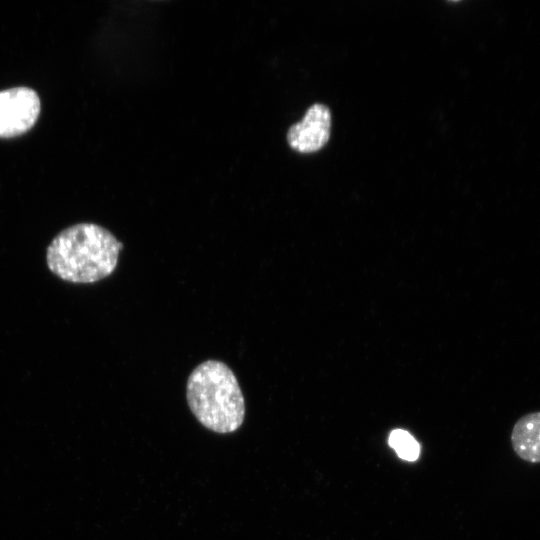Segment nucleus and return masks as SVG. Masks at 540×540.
I'll list each match as a JSON object with an SVG mask.
<instances>
[{"label":"nucleus","instance_id":"1","mask_svg":"<svg viewBox=\"0 0 540 540\" xmlns=\"http://www.w3.org/2000/svg\"><path fill=\"white\" fill-rule=\"evenodd\" d=\"M123 244L106 228L78 223L61 231L47 248V265L60 279L94 283L115 270Z\"/></svg>","mask_w":540,"mask_h":540},{"label":"nucleus","instance_id":"2","mask_svg":"<svg viewBox=\"0 0 540 540\" xmlns=\"http://www.w3.org/2000/svg\"><path fill=\"white\" fill-rule=\"evenodd\" d=\"M186 398L191 412L205 428L219 433L239 429L245 401L236 376L223 362L207 360L189 375Z\"/></svg>","mask_w":540,"mask_h":540},{"label":"nucleus","instance_id":"3","mask_svg":"<svg viewBox=\"0 0 540 540\" xmlns=\"http://www.w3.org/2000/svg\"><path fill=\"white\" fill-rule=\"evenodd\" d=\"M40 98L29 87H13L0 91V137H14L27 132L37 121Z\"/></svg>","mask_w":540,"mask_h":540},{"label":"nucleus","instance_id":"4","mask_svg":"<svg viewBox=\"0 0 540 540\" xmlns=\"http://www.w3.org/2000/svg\"><path fill=\"white\" fill-rule=\"evenodd\" d=\"M331 113L324 104L308 108L302 120L290 126L287 132L289 146L300 153L320 150L329 140Z\"/></svg>","mask_w":540,"mask_h":540},{"label":"nucleus","instance_id":"5","mask_svg":"<svg viewBox=\"0 0 540 540\" xmlns=\"http://www.w3.org/2000/svg\"><path fill=\"white\" fill-rule=\"evenodd\" d=\"M515 454L529 463H540V411L520 417L511 432Z\"/></svg>","mask_w":540,"mask_h":540},{"label":"nucleus","instance_id":"6","mask_svg":"<svg viewBox=\"0 0 540 540\" xmlns=\"http://www.w3.org/2000/svg\"><path fill=\"white\" fill-rule=\"evenodd\" d=\"M388 442L403 460L415 461L419 457V443L409 432L403 429L393 430L389 435Z\"/></svg>","mask_w":540,"mask_h":540}]
</instances>
